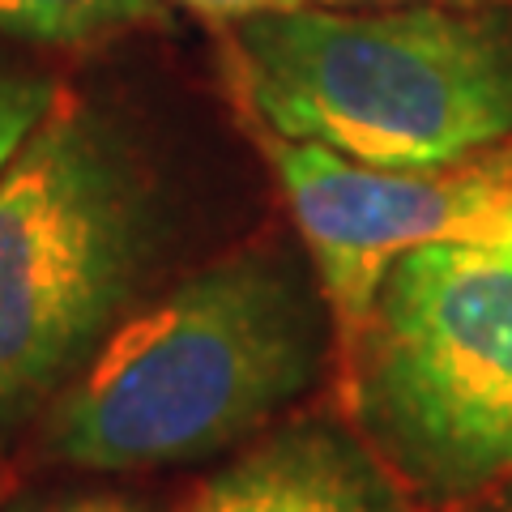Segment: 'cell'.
Here are the masks:
<instances>
[{
  "label": "cell",
  "mask_w": 512,
  "mask_h": 512,
  "mask_svg": "<svg viewBox=\"0 0 512 512\" xmlns=\"http://www.w3.org/2000/svg\"><path fill=\"white\" fill-rule=\"evenodd\" d=\"M320 316L282 256L244 252L124 320L47 423L82 470L197 461L244 440L316 380Z\"/></svg>",
  "instance_id": "1"
},
{
  "label": "cell",
  "mask_w": 512,
  "mask_h": 512,
  "mask_svg": "<svg viewBox=\"0 0 512 512\" xmlns=\"http://www.w3.org/2000/svg\"><path fill=\"white\" fill-rule=\"evenodd\" d=\"M235 69L274 137L367 167H453L512 133V26L495 13H256L235 26Z\"/></svg>",
  "instance_id": "2"
},
{
  "label": "cell",
  "mask_w": 512,
  "mask_h": 512,
  "mask_svg": "<svg viewBox=\"0 0 512 512\" xmlns=\"http://www.w3.org/2000/svg\"><path fill=\"white\" fill-rule=\"evenodd\" d=\"M346 372L367 431L414 487L470 495L512 478V252L402 256Z\"/></svg>",
  "instance_id": "3"
},
{
  "label": "cell",
  "mask_w": 512,
  "mask_h": 512,
  "mask_svg": "<svg viewBox=\"0 0 512 512\" xmlns=\"http://www.w3.org/2000/svg\"><path fill=\"white\" fill-rule=\"evenodd\" d=\"M146 197L82 107L52 103L0 171V423L90 355L146 261Z\"/></svg>",
  "instance_id": "4"
},
{
  "label": "cell",
  "mask_w": 512,
  "mask_h": 512,
  "mask_svg": "<svg viewBox=\"0 0 512 512\" xmlns=\"http://www.w3.org/2000/svg\"><path fill=\"white\" fill-rule=\"evenodd\" d=\"M282 192L350 359L384 274L410 252L470 244L512 252V163L389 171L312 141H269Z\"/></svg>",
  "instance_id": "5"
},
{
  "label": "cell",
  "mask_w": 512,
  "mask_h": 512,
  "mask_svg": "<svg viewBox=\"0 0 512 512\" xmlns=\"http://www.w3.org/2000/svg\"><path fill=\"white\" fill-rule=\"evenodd\" d=\"M184 512H406L380 461L329 423L282 427L227 470Z\"/></svg>",
  "instance_id": "6"
},
{
  "label": "cell",
  "mask_w": 512,
  "mask_h": 512,
  "mask_svg": "<svg viewBox=\"0 0 512 512\" xmlns=\"http://www.w3.org/2000/svg\"><path fill=\"white\" fill-rule=\"evenodd\" d=\"M154 0H0V30L35 43H86L150 18Z\"/></svg>",
  "instance_id": "7"
},
{
  "label": "cell",
  "mask_w": 512,
  "mask_h": 512,
  "mask_svg": "<svg viewBox=\"0 0 512 512\" xmlns=\"http://www.w3.org/2000/svg\"><path fill=\"white\" fill-rule=\"evenodd\" d=\"M56 90L43 77H26L13 69H0V171L18 154L22 141L35 133V124L52 111Z\"/></svg>",
  "instance_id": "8"
},
{
  "label": "cell",
  "mask_w": 512,
  "mask_h": 512,
  "mask_svg": "<svg viewBox=\"0 0 512 512\" xmlns=\"http://www.w3.org/2000/svg\"><path fill=\"white\" fill-rule=\"evenodd\" d=\"M184 5L205 13V18H218V22H244V18H256V13L299 9L303 0H184Z\"/></svg>",
  "instance_id": "9"
},
{
  "label": "cell",
  "mask_w": 512,
  "mask_h": 512,
  "mask_svg": "<svg viewBox=\"0 0 512 512\" xmlns=\"http://www.w3.org/2000/svg\"><path fill=\"white\" fill-rule=\"evenodd\" d=\"M43 512H141V508L133 500H124V495H82V500H64Z\"/></svg>",
  "instance_id": "10"
},
{
  "label": "cell",
  "mask_w": 512,
  "mask_h": 512,
  "mask_svg": "<svg viewBox=\"0 0 512 512\" xmlns=\"http://www.w3.org/2000/svg\"><path fill=\"white\" fill-rule=\"evenodd\" d=\"M346 5H393V9H406V5H423V0H346ZM457 5H466V0H457Z\"/></svg>",
  "instance_id": "11"
}]
</instances>
